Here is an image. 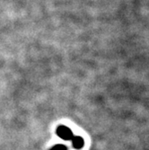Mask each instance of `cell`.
I'll list each match as a JSON object with an SVG mask.
<instances>
[{
	"mask_svg": "<svg viewBox=\"0 0 149 150\" xmlns=\"http://www.w3.org/2000/svg\"><path fill=\"white\" fill-rule=\"evenodd\" d=\"M56 133L59 137L63 139V140H71L74 137V134L72 132V130L65 125H59L58 128H57V130H56Z\"/></svg>",
	"mask_w": 149,
	"mask_h": 150,
	"instance_id": "6da1fadb",
	"label": "cell"
},
{
	"mask_svg": "<svg viewBox=\"0 0 149 150\" xmlns=\"http://www.w3.org/2000/svg\"><path fill=\"white\" fill-rule=\"evenodd\" d=\"M72 146L76 149H81L85 146V139L81 137V136H74L73 139H71Z\"/></svg>",
	"mask_w": 149,
	"mask_h": 150,
	"instance_id": "7a4b0ae2",
	"label": "cell"
},
{
	"mask_svg": "<svg viewBox=\"0 0 149 150\" xmlns=\"http://www.w3.org/2000/svg\"><path fill=\"white\" fill-rule=\"evenodd\" d=\"M49 150H68V148L63 144H58V145H55L52 147H50Z\"/></svg>",
	"mask_w": 149,
	"mask_h": 150,
	"instance_id": "3957f363",
	"label": "cell"
}]
</instances>
